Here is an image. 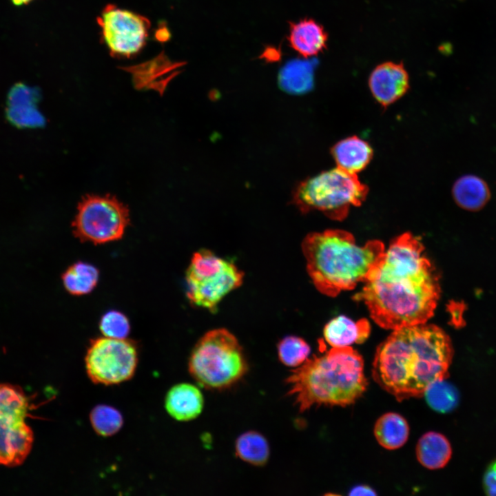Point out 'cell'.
<instances>
[{"instance_id": "1", "label": "cell", "mask_w": 496, "mask_h": 496, "mask_svg": "<svg viewBox=\"0 0 496 496\" xmlns=\"http://www.w3.org/2000/svg\"><path fill=\"white\" fill-rule=\"evenodd\" d=\"M363 282L354 298L386 329L426 323L440 296L438 273L419 238L409 232L391 241Z\"/></svg>"}, {"instance_id": "2", "label": "cell", "mask_w": 496, "mask_h": 496, "mask_svg": "<svg viewBox=\"0 0 496 496\" xmlns=\"http://www.w3.org/2000/svg\"><path fill=\"white\" fill-rule=\"evenodd\" d=\"M453 355L451 340L439 327H400L377 348L372 376L399 402L420 397L432 383L448 377Z\"/></svg>"}, {"instance_id": "3", "label": "cell", "mask_w": 496, "mask_h": 496, "mask_svg": "<svg viewBox=\"0 0 496 496\" xmlns=\"http://www.w3.org/2000/svg\"><path fill=\"white\" fill-rule=\"evenodd\" d=\"M300 412L316 406H346L360 398L367 387L364 362L351 347H332L313 355L291 371L285 380Z\"/></svg>"}, {"instance_id": "4", "label": "cell", "mask_w": 496, "mask_h": 496, "mask_svg": "<svg viewBox=\"0 0 496 496\" xmlns=\"http://www.w3.org/2000/svg\"><path fill=\"white\" fill-rule=\"evenodd\" d=\"M302 249L316 288L335 297L363 282L385 247L378 240L360 245L349 231L328 229L309 234L302 241Z\"/></svg>"}, {"instance_id": "5", "label": "cell", "mask_w": 496, "mask_h": 496, "mask_svg": "<svg viewBox=\"0 0 496 496\" xmlns=\"http://www.w3.org/2000/svg\"><path fill=\"white\" fill-rule=\"evenodd\" d=\"M189 371L203 386L228 388L247 371V363L236 338L225 329L207 332L196 344L189 360Z\"/></svg>"}, {"instance_id": "6", "label": "cell", "mask_w": 496, "mask_h": 496, "mask_svg": "<svg viewBox=\"0 0 496 496\" xmlns=\"http://www.w3.org/2000/svg\"><path fill=\"white\" fill-rule=\"evenodd\" d=\"M368 192L357 174L337 167L300 183L293 190L292 202L302 213L317 210L332 220H342L351 207L364 201Z\"/></svg>"}, {"instance_id": "7", "label": "cell", "mask_w": 496, "mask_h": 496, "mask_svg": "<svg viewBox=\"0 0 496 496\" xmlns=\"http://www.w3.org/2000/svg\"><path fill=\"white\" fill-rule=\"evenodd\" d=\"M242 280V272L233 263L201 250L194 254L187 270V298L194 304L211 310Z\"/></svg>"}, {"instance_id": "8", "label": "cell", "mask_w": 496, "mask_h": 496, "mask_svg": "<svg viewBox=\"0 0 496 496\" xmlns=\"http://www.w3.org/2000/svg\"><path fill=\"white\" fill-rule=\"evenodd\" d=\"M30 409L20 386L0 384V465L19 466L30 453L34 435L25 419Z\"/></svg>"}, {"instance_id": "9", "label": "cell", "mask_w": 496, "mask_h": 496, "mask_svg": "<svg viewBox=\"0 0 496 496\" xmlns=\"http://www.w3.org/2000/svg\"><path fill=\"white\" fill-rule=\"evenodd\" d=\"M130 222L125 205L110 196H87L79 203L72 223L81 241L105 243L122 238Z\"/></svg>"}, {"instance_id": "10", "label": "cell", "mask_w": 496, "mask_h": 496, "mask_svg": "<svg viewBox=\"0 0 496 496\" xmlns=\"http://www.w3.org/2000/svg\"><path fill=\"white\" fill-rule=\"evenodd\" d=\"M88 377L96 384L112 385L130 380L136 369L138 352L126 338L101 337L92 340L86 353Z\"/></svg>"}, {"instance_id": "11", "label": "cell", "mask_w": 496, "mask_h": 496, "mask_svg": "<svg viewBox=\"0 0 496 496\" xmlns=\"http://www.w3.org/2000/svg\"><path fill=\"white\" fill-rule=\"evenodd\" d=\"M105 43L116 55L129 56L145 44L149 21L130 11L107 6L99 19Z\"/></svg>"}, {"instance_id": "12", "label": "cell", "mask_w": 496, "mask_h": 496, "mask_svg": "<svg viewBox=\"0 0 496 496\" xmlns=\"http://www.w3.org/2000/svg\"><path fill=\"white\" fill-rule=\"evenodd\" d=\"M369 85L375 100L386 107L406 93L409 77L402 63L384 62L372 71Z\"/></svg>"}, {"instance_id": "13", "label": "cell", "mask_w": 496, "mask_h": 496, "mask_svg": "<svg viewBox=\"0 0 496 496\" xmlns=\"http://www.w3.org/2000/svg\"><path fill=\"white\" fill-rule=\"evenodd\" d=\"M203 403L200 391L188 383L174 386L165 398L167 411L178 421H189L197 417L203 410Z\"/></svg>"}, {"instance_id": "14", "label": "cell", "mask_w": 496, "mask_h": 496, "mask_svg": "<svg viewBox=\"0 0 496 496\" xmlns=\"http://www.w3.org/2000/svg\"><path fill=\"white\" fill-rule=\"evenodd\" d=\"M370 331V324L366 319L354 321L339 316L325 325L323 334L326 342L332 347H345L364 342Z\"/></svg>"}, {"instance_id": "15", "label": "cell", "mask_w": 496, "mask_h": 496, "mask_svg": "<svg viewBox=\"0 0 496 496\" xmlns=\"http://www.w3.org/2000/svg\"><path fill=\"white\" fill-rule=\"evenodd\" d=\"M331 152L338 167L355 174L363 170L373 157L370 145L355 136L340 141Z\"/></svg>"}, {"instance_id": "16", "label": "cell", "mask_w": 496, "mask_h": 496, "mask_svg": "<svg viewBox=\"0 0 496 496\" xmlns=\"http://www.w3.org/2000/svg\"><path fill=\"white\" fill-rule=\"evenodd\" d=\"M289 40L293 50L304 57H309L326 48L327 34L314 20L303 19L291 24Z\"/></svg>"}, {"instance_id": "17", "label": "cell", "mask_w": 496, "mask_h": 496, "mask_svg": "<svg viewBox=\"0 0 496 496\" xmlns=\"http://www.w3.org/2000/svg\"><path fill=\"white\" fill-rule=\"evenodd\" d=\"M418 462L431 470L444 467L452 455L451 446L442 434L434 431L427 432L418 440L415 448Z\"/></svg>"}, {"instance_id": "18", "label": "cell", "mask_w": 496, "mask_h": 496, "mask_svg": "<svg viewBox=\"0 0 496 496\" xmlns=\"http://www.w3.org/2000/svg\"><path fill=\"white\" fill-rule=\"evenodd\" d=\"M452 193L457 205L468 211L481 209L490 197L486 181L473 174L459 177L453 186Z\"/></svg>"}, {"instance_id": "19", "label": "cell", "mask_w": 496, "mask_h": 496, "mask_svg": "<svg viewBox=\"0 0 496 496\" xmlns=\"http://www.w3.org/2000/svg\"><path fill=\"white\" fill-rule=\"evenodd\" d=\"M378 442L384 448L402 447L409 435V426L404 417L396 413H386L378 419L374 426Z\"/></svg>"}, {"instance_id": "20", "label": "cell", "mask_w": 496, "mask_h": 496, "mask_svg": "<svg viewBox=\"0 0 496 496\" xmlns=\"http://www.w3.org/2000/svg\"><path fill=\"white\" fill-rule=\"evenodd\" d=\"M314 63L292 60L280 70L279 84L282 89L293 94L309 92L313 86Z\"/></svg>"}, {"instance_id": "21", "label": "cell", "mask_w": 496, "mask_h": 496, "mask_svg": "<svg viewBox=\"0 0 496 496\" xmlns=\"http://www.w3.org/2000/svg\"><path fill=\"white\" fill-rule=\"evenodd\" d=\"M38 92L36 90L23 84L13 87L9 95L11 105V120L21 125H39L43 123L42 117L32 106L25 107L27 104L34 103Z\"/></svg>"}, {"instance_id": "22", "label": "cell", "mask_w": 496, "mask_h": 496, "mask_svg": "<svg viewBox=\"0 0 496 496\" xmlns=\"http://www.w3.org/2000/svg\"><path fill=\"white\" fill-rule=\"evenodd\" d=\"M99 276V271L94 266L78 262L63 273L62 280L69 293L79 296L91 292L97 284Z\"/></svg>"}, {"instance_id": "23", "label": "cell", "mask_w": 496, "mask_h": 496, "mask_svg": "<svg viewBox=\"0 0 496 496\" xmlns=\"http://www.w3.org/2000/svg\"><path fill=\"white\" fill-rule=\"evenodd\" d=\"M237 456L254 466H262L268 460L269 447L265 437L256 431H247L240 435L236 442Z\"/></svg>"}, {"instance_id": "24", "label": "cell", "mask_w": 496, "mask_h": 496, "mask_svg": "<svg viewBox=\"0 0 496 496\" xmlns=\"http://www.w3.org/2000/svg\"><path fill=\"white\" fill-rule=\"evenodd\" d=\"M423 396L432 409L442 413L453 411L459 402L457 389L446 379L432 383L426 389Z\"/></svg>"}, {"instance_id": "25", "label": "cell", "mask_w": 496, "mask_h": 496, "mask_svg": "<svg viewBox=\"0 0 496 496\" xmlns=\"http://www.w3.org/2000/svg\"><path fill=\"white\" fill-rule=\"evenodd\" d=\"M90 420L94 431L99 435L107 437L117 433L123 420L121 413L114 407L99 405L90 413Z\"/></svg>"}, {"instance_id": "26", "label": "cell", "mask_w": 496, "mask_h": 496, "mask_svg": "<svg viewBox=\"0 0 496 496\" xmlns=\"http://www.w3.org/2000/svg\"><path fill=\"white\" fill-rule=\"evenodd\" d=\"M310 347L302 338L287 336L278 345V354L280 362L288 366H299L302 364L310 353Z\"/></svg>"}, {"instance_id": "27", "label": "cell", "mask_w": 496, "mask_h": 496, "mask_svg": "<svg viewBox=\"0 0 496 496\" xmlns=\"http://www.w3.org/2000/svg\"><path fill=\"white\" fill-rule=\"evenodd\" d=\"M99 328L105 337L123 339L130 332V323L127 317L117 311H110L101 319Z\"/></svg>"}, {"instance_id": "28", "label": "cell", "mask_w": 496, "mask_h": 496, "mask_svg": "<svg viewBox=\"0 0 496 496\" xmlns=\"http://www.w3.org/2000/svg\"><path fill=\"white\" fill-rule=\"evenodd\" d=\"M483 483L486 494L496 495V459L488 466L485 471Z\"/></svg>"}, {"instance_id": "29", "label": "cell", "mask_w": 496, "mask_h": 496, "mask_svg": "<svg viewBox=\"0 0 496 496\" xmlns=\"http://www.w3.org/2000/svg\"><path fill=\"white\" fill-rule=\"evenodd\" d=\"M350 495H375V492L371 487L360 485L354 487L349 493Z\"/></svg>"}, {"instance_id": "30", "label": "cell", "mask_w": 496, "mask_h": 496, "mask_svg": "<svg viewBox=\"0 0 496 496\" xmlns=\"http://www.w3.org/2000/svg\"><path fill=\"white\" fill-rule=\"evenodd\" d=\"M17 6L27 4L32 0H11Z\"/></svg>"}]
</instances>
